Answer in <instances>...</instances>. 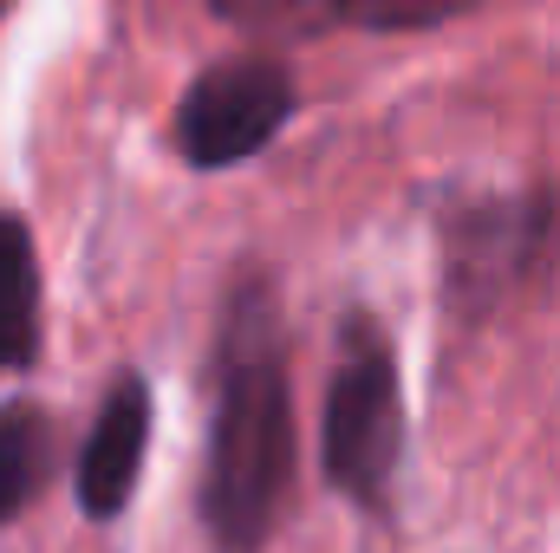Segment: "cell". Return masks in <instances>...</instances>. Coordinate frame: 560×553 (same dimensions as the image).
Masks as SVG:
<instances>
[{"label": "cell", "instance_id": "52a82bcc", "mask_svg": "<svg viewBox=\"0 0 560 553\" xmlns=\"http://www.w3.org/2000/svg\"><path fill=\"white\" fill-rule=\"evenodd\" d=\"M39 358V255L20 215H0V372Z\"/></svg>", "mask_w": 560, "mask_h": 553}, {"label": "cell", "instance_id": "8992f818", "mask_svg": "<svg viewBox=\"0 0 560 553\" xmlns=\"http://www.w3.org/2000/svg\"><path fill=\"white\" fill-rule=\"evenodd\" d=\"M222 20L248 33H326V26H372V33H411L456 13H476L482 0H209Z\"/></svg>", "mask_w": 560, "mask_h": 553}, {"label": "cell", "instance_id": "9c48e42d", "mask_svg": "<svg viewBox=\"0 0 560 553\" xmlns=\"http://www.w3.org/2000/svg\"><path fill=\"white\" fill-rule=\"evenodd\" d=\"M7 7H13V0H0V13H7Z\"/></svg>", "mask_w": 560, "mask_h": 553}, {"label": "cell", "instance_id": "ba28073f", "mask_svg": "<svg viewBox=\"0 0 560 553\" xmlns=\"http://www.w3.org/2000/svg\"><path fill=\"white\" fill-rule=\"evenodd\" d=\"M52 416L39 404H7L0 411V521H13L20 508H33V495L52 475Z\"/></svg>", "mask_w": 560, "mask_h": 553}, {"label": "cell", "instance_id": "5b68a950", "mask_svg": "<svg viewBox=\"0 0 560 553\" xmlns=\"http://www.w3.org/2000/svg\"><path fill=\"white\" fill-rule=\"evenodd\" d=\"M143 449H150V385L131 372V378L112 385L105 411H98L85 449H79V508L92 521L125 515V502L138 495Z\"/></svg>", "mask_w": 560, "mask_h": 553}, {"label": "cell", "instance_id": "6da1fadb", "mask_svg": "<svg viewBox=\"0 0 560 553\" xmlns=\"http://www.w3.org/2000/svg\"><path fill=\"white\" fill-rule=\"evenodd\" d=\"M293 482V398L280 358L275 286L242 274L222 306L215 345V411L202 456V528L222 553H255L280 521Z\"/></svg>", "mask_w": 560, "mask_h": 553}, {"label": "cell", "instance_id": "277c9868", "mask_svg": "<svg viewBox=\"0 0 560 553\" xmlns=\"http://www.w3.org/2000/svg\"><path fill=\"white\" fill-rule=\"evenodd\" d=\"M293 79L280 59H222L209 66L183 105H176V150L196 169H229L248 163L280 138V125L293 118Z\"/></svg>", "mask_w": 560, "mask_h": 553}, {"label": "cell", "instance_id": "3957f363", "mask_svg": "<svg viewBox=\"0 0 560 553\" xmlns=\"http://www.w3.org/2000/svg\"><path fill=\"white\" fill-rule=\"evenodd\" d=\"M555 242H560V202L548 189L463 202L443 222V299H450V313L456 319L495 313L509 293H522L541 274Z\"/></svg>", "mask_w": 560, "mask_h": 553}, {"label": "cell", "instance_id": "7a4b0ae2", "mask_svg": "<svg viewBox=\"0 0 560 553\" xmlns=\"http://www.w3.org/2000/svg\"><path fill=\"white\" fill-rule=\"evenodd\" d=\"M319 456L326 482L352 495L359 508H385L405 456V385L398 358L378 319L352 313L339 339V365L326 385V416H319Z\"/></svg>", "mask_w": 560, "mask_h": 553}]
</instances>
